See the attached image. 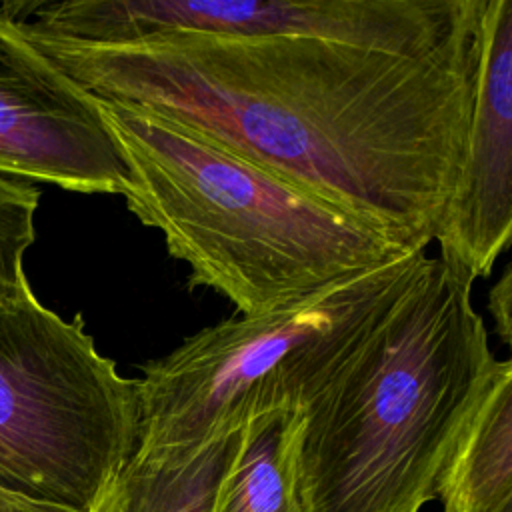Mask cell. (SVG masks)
I'll list each match as a JSON object with an SVG mask.
<instances>
[{"label":"cell","mask_w":512,"mask_h":512,"mask_svg":"<svg viewBox=\"0 0 512 512\" xmlns=\"http://www.w3.org/2000/svg\"><path fill=\"white\" fill-rule=\"evenodd\" d=\"M240 432L184 456L132 454L90 512H212Z\"/></svg>","instance_id":"cell-11"},{"label":"cell","mask_w":512,"mask_h":512,"mask_svg":"<svg viewBox=\"0 0 512 512\" xmlns=\"http://www.w3.org/2000/svg\"><path fill=\"white\" fill-rule=\"evenodd\" d=\"M18 30L96 100L190 130L408 250H428L444 230L466 162L482 24L432 52L204 32L88 46Z\"/></svg>","instance_id":"cell-1"},{"label":"cell","mask_w":512,"mask_h":512,"mask_svg":"<svg viewBox=\"0 0 512 512\" xmlns=\"http://www.w3.org/2000/svg\"><path fill=\"white\" fill-rule=\"evenodd\" d=\"M0 512H42V510L0 488Z\"/></svg>","instance_id":"cell-14"},{"label":"cell","mask_w":512,"mask_h":512,"mask_svg":"<svg viewBox=\"0 0 512 512\" xmlns=\"http://www.w3.org/2000/svg\"><path fill=\"white\" fill-rule=\"evenodd\" d=\"M426 256L410 252L292 306L206 326L148 362L136 378L132 454L184 456L260 416L302 410Z\"/></svg>","instance_id":"cell-4"},{"label":"cell","mask_w":512,"mask_h":512,"mask_svg":"<svg viewBox=\"0 0 512 512\" xmlns=\"http://www.w3.org/2000/svg\"><path fill=\"white\" fill-rule=\"evenodd\" d=\"M300 428V410L244 426L212 512H308L298 484Z\"/></svg>","instance_id":"cell-10"},{"label":"cell","mask_w":512,"mask_h":512,"mask_svg":"<svg viewBox=\"0 0 512 512\" xmlns=\"http://www.w3.org/2000/svg\"><path fill=\"white\" fill-rule=\"evenodd\" d=\"M490 512H512V492L496 508H492Z\"/></svg>","instance_id":"cell-15"},{"label":"cell","mask_w":512,"mask_h":512,"mask_svg":"<svg viewBox=\"0 0 512 512\" xmlns=\"http://www.w3.org/2000/svg\"><path fill=\"white\" fill-rule=\"evenodd\" d=\"M436 244L472 282L512 246V0H486L464 172Z\"/></svg>","instance_id":"cell-8"},{"label":"cell","mask_w":512,"mask_h":512,"mask_svg":"<svg viewBox=\"0 0 512 512\" xmlns=\"http://www.w3.org/2000/svg\"><path fill=\"white\" fill-rule=\"evenodd\" d=\"M484 8L486 0H122L112 24L128 44L204 32L432 52L478 28Z\"/></svg>","instance_id":"cell-6"},{"label":"cell","mask_w":512,"mask_h":512,"mask_svg":"<svg viewBox=\"0 0 512 512\" xmlns=\"http://www.w3.org/2000/svg\"><path fill=\"white\" fill-rule=\"evenodd\" d=\"M486 306L498 340L512 352V262L492 284ZM512 356V354H510Z\"/></svg>","instance_id":"cell-13"},{"label":"cell","mask_w":512,"mask_h":512,"mask_svg":"<svg viewBox=\"0 0 512 512\" xmlns=\"http://www.w3.org/2000/svg\"><path fill=\"white\" fill-rule=\"evenodd\" d=\"M136 444V380L76 314L0 306V488L42 512H90Z\"/></svg>","instance_id":"cell-5"},{"label":"cell","mask_w":512,"mask_h":512,"mask_svg":"<svg viewBox=\"0 0 512 512\" xmlns=\"http://www.w3.org/2000/svg\"><path fill=\"white\" fill-rule=\"evenodd\" d=\"M126 166L128 210L188 284L242 316L292 306L410 252L384 230L158 116L96 100Z\"/></svg>","instance_id":"cell-3"},{"label":"cell","mask_w":512,"mask_h":512,"mask_svg":"<svg viewBox=\"0 0 512 512\" xmlns=\"http://www.w3.org/2000/svg\"><path fill=\"white\" fill-rule=\"evenodd\" d=\"M40 192L30 180L0 174V306L34 296L24 254L34 244Z\"/></svg>","instance_id":"cell-12"},{"label":"cell","mask_w":512,"mask_h":512,"mask_svg":"<svg viewBox=\"0 0 512 512\" xmlns=\"http://www.w3.org/2000/svg\"><path fill=\"white\" fill-rule=\"evenodd\" d=\"M0 174L122 194L126 166L98 102L0 12Z\"/></svg>","instance_id":"cell-7"},{"label":"cell","mask_w":512,"mask_h":512,"mask_svg":"<svg viewBox=\"0 0 512 512\" xmlns=\"http://www.w3.org/2000/svg\"><path fill=\"white\" fill-rule=\"evenodd\" d=\"M512 492V356L498 360L446 466L442 512H490Z\"/></svg>","instance_id":"cell-9"},{"label":"cell","mask_w":512,"mask_h":512,"mask_svg":"<svg viewBox=\"0 0 512 512\" xmlns=\"http://www.w3.org/2000/svg\"><path fill=\"white\" fill-rule=\"evenodd\" d=\"M456 266L426 256L306 402L298 484L308 512H420L496 370Z\"/></svg>","instance_id":"cell-2"}]
</instances>
